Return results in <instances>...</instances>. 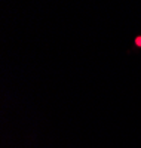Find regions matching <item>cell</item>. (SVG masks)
Here are the masks:
<instances>
[{"label": "cell", "instance_id": "6da1fadb", "mask_svg": "<svg viewBox=\"0 0 141 148\" xmlns=\"http://www.w3.org/2000/svg\"><path fill=\"white\" fill-rule=\"evenodd\" d=\"M137 43H138V45H141V39H140V37L137 39Z\"/></svg>", "mask_w": 141, "mask_h": 148}]
</instances>
